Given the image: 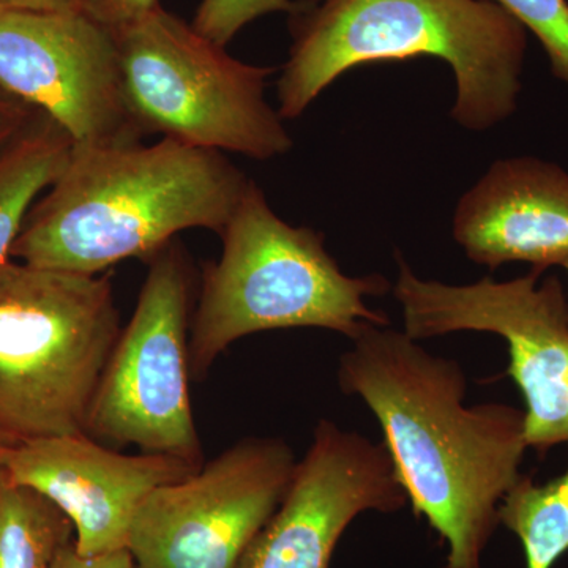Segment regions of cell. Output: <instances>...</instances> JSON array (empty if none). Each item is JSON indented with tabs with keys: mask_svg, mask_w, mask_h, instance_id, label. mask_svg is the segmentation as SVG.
<instances>
[{
	"mask_svg": "<svg viewBox=\"0 0 568 568\" xmlns=\"http://www.w3.org/2000/svg\"><path fill=\"white\" fill-rule=\"evenodd\" d=\"M353 343L339 357V388L375 414L414 514L447 544V566L481 568L500 503L523 476L525 410L465 406L458 362L388 325H368Z\"/></svg>",
	"mask_w": 568,
	"mask_h": 568,
	"instance_id": "cell-1",
	"label": "cell"
},
{
	"mask_svg": "<svg viewBox=\"0 0 568 568\" xmlns=\"http://www.w3.org/2000/svg\"><path fill=\"white\" fill-rule=\"evenodd\" d=\"M252 179L223 152L173 138L74 149L69 166L26 220L11 257L73 274L149 263L181 231L222 234Z\"/></svg>",
	"mask_w": 568,
	"mask_h": 568,
	"instance_id": "cell-2",
	"label": "cell"
},
{
	"mask_svg": "<svg viewBox=\"0 0 568 568\" xmlns=\"http://www.w3.org/2000/svg\"><path fill=\"white\" fill-rule=\"evenodd\" d=\"M278 80V114L295 119L346 71L432 55L457 81L452 118L474 132L517 110L528 29L488 0H298Z\"/></svg>",
	"mask_w": 568,
	"mask_h": 568,
	"instance_id": "cell-3",
	"label": "cell"
},
{
	"mask_svg": "<svg viewBox=\"0 0 568 568\" xmlns=\"http://www.w3.org/2000/svg\"><path fill=\"white\" fill-rule=\"evenodd\" d=\"M222 256L205 265L190 324V376L203 381L237 339L257 332L317 327L354 339L386 313L366 297L386 294L383 275L349 276L324 246V235L283 222L252 181L224 226Z\"/></svg>",
	"mask_w": 568,
	"mask_h": 568,
	"instance_id": "cell-4",
	"label": "cell"
},
{
	"mask_svg": "<svg viewBox=\"0 0 568 568\" xmlns=\"http://www.w3.org/2000/svg\"><path fill=\"white\" fill-rule=\"evenodd\" d=\"M121 331L110 274L0 268V443L85 435Z\"/></svg>",
	"mask_w": 568,
	"mask_h": 568,
	"instance_id": "cell-5",
	"label": "cell"
},
{
	"mask_svg": "<svg viewBox=\"0 0 568 568\" xmlns=\"http://www.w3.org/2000/svg\"><path fill=\"white\" fill-rule=\"evenodd\" d=\"M115 39L123 95L142 133L254 160L293 149L265 99L274 69L239 61L162 7Z\"/></svg>",
	"mask_w": 568,
	"mask_h": 568,
	"instance_id": "cell-6",
	"label": "cell"
},
{
	"mask_svg": "<svg viewBox=\"0 0 568 568\" xmlns=\"http://www.w3.org/2000/svg\"><path fill=\"white\" fill-rule=\"evenodd\" d=\"M192 295V264L173 241L149 261L132 320L89 406L85 435L203 467L190 399Z\"/></svg>",
	"mask_w": 568,
	"mask_h": 568,
	"instance_id": "cell-7",
	"label": "cell"
},
{
	"mask_svg": "<svg viewBox=\"0 0 568 568\" xmlns=\"http://www.w3.org/2000/svg\"><path fill=\"white\" fill-rule=\"evenodd\" d=\"M394 295L405 334L435 338L454 332H489L508 345L507 375L525 396L526 443L538 455L568 444V301L558 276L544 272L510 282L491 278L465 286L422 280L398 256Z\"/></svg>",
	"mask_w": 568,
	"mask_h": 568,
	"instance_id": "cell-8",
	"label": "cell"
},
{
	"mask_svg": "<svg viewBox=\"0 0 568 568\" xmlns=\"http://www.w3.org/2000/svg\"><path fill=\"white\" fill-rule=\"evenodd\" d=\"M297 459L276 437H246L141 504L129 549L144 568H237L274 517Z\"/></svg>",
	"mask_w": 568,
	"mask_h": 568,
	"instance_id": "cell-9",
	"label": "cell"
},
{
	"mask_svg": "<svg viewBox=\"0 0 568 568\" xmlns=\"http://www.w3.org/2000/svg\"><path fill=\"white\" fill-rule=\"evenodd\" d=\"M0 88L59 123L74 149L141 142L114 33L84 13L0 7Z\"/></svg>",
	"mask_w": 568,
	"mask_h": 568,
	"instance_id": "cell-10",
	"label": "cell"
},
{
	"mask_svg": "<svg viewBox=\"0 0 568 568\" xmlns=\"http://www.w3.org/2000/svg\"><path fill=\"white\" fill-rule=\"evenodd\" d=\"M407 503L386 444L321 420L282 506L237 568H328L355 518L394 514Z\"/></svg>",
	"mask_w": 568,
	"mask_h": 568,
	"instance_id": "cell-11",
	"label": "cell"
},
{
	"mask_svg": "<svg viewBox=\"0 0 568 568\" xmlns=\"http://www.w3.org/2000/svg\"><path fill=\"white\" fill-rule=\"evenodd\" d=\"M7 484L36 489L69 517L82 556L129 549L141 504L201 467L162 454L123 455L88 435L0 443Z\"/></svg>",
	"mask_w": 568,
	"mask_h": 568,
	"instance_id": "cell-12",
	"label": "cell"
},
{
	"mask_svg": "<svg viewBox=\"0 0 568 568\" xmlns=\"http://www.w3.org/2000/svg\"><path fill=\"white\" fill-rule=\"evenodd\" d=\"M454 237L476 264L495 271L528 263L545 272L568 263V173L534 156L499 160L459 200Z\"/></svg>",
	"mask_w": 568,
	"mask_h": 568,
	"instance_id": "cell-13",
	"label": "cell"
},
{
	"mask_svg": "<svg viewBox=\"0 0 568 568\" xmlns=\"http://www.w3.org/2000/svg\"><path fill=\"white\" fill-rule=\"evenodd\" d=\"M73 148L70 134L44 114L40 126L0 152V268L10 263L33 201L65 173Z\"/></svg>",
	"mask_w": 568,
	"mask_h": 568,
	"instance_id": "cell-14",
	"label": "cell"
},
{
	"mask_svg": "<svg viewBox=\"0 0 568 568\" xmlns=\"http://www.w3.org/2000/svg\"><path fill=\"white\" fill-rule=\"evenodd\" d=\"M73 541L69 517L48 497L7 481L0 488V568H52Z\"/></svg>",
	"mask_w": 568,
	"mask_h": 568,
	"instance_id": "cell-15",
	"label": "cell"
},
{
	"mask_svg": "<svg viewBox=\"0 0 568 568\" xmlns=\"http://www.w3.org/2000/svg\"><path fill=\"white\" fill-rule=\"evenodd\" d=\"M499 525L521 541L526 568H552L568 551V467L544 485L521 476L499 506Z\"/></svg>",
	"mask_w": 568,
	"mask_h": 568,
	"instance_id": "cell-16",
	"label": "cell"
},
{
	"mask_svg": "<svg viewBox=\"0 0 568 568\" xmlns=\"http://www.w3.org/2000/svg\"><path fill=\"white\" fill-rule=\"evenodd\" d=\"M510 13L540 41L552 74L568 85V0H488Z\"/></svg>",
	"mask_w": 568,
	"mask_h": 568,
	"instance_id": "cell-17",
	"label": "cell"
},
{
	"mask_svg": "<svg viewBox=\"0 0 568 568\" xmlns=\"http://www.w3.org/2000/svg\"><path fill=\"white\" fill-rule=\"evenodd\" d=\"M293 0H203L193 28L205 39L226 47L246 24L275 11L293 10Z\"/></svg>",
	"mask_w": 568,
	"mask_h": 568,
	"instance_id": "cell-18",
	"label": "cell"
},
{
	"mask_svg": "<svg viewBox=\"0 0 568 568\" xmlns=\"http://www.w3.org/2000/svg\"><path fill=\"white\" fill-rule=\"evenodd\" d=\"M159 0H82V13L114 36L159 9Z\"/></svg>",
	"mask_w": 568,
	"mask_h": 568,
	"instance_id": "cell-19",
	"label": "cell"
},
{
	"mask_svg": "<svg viewBox=\"0 0 568 568\" xmlns=\"http://www.w3.org/2000/svg\"><path fill=\"white\" fill-rule=\"evenodd\" d=\"M132 552L130 549L108 552V555L82 556L77 551L73 544L67 545L59 552L58 559L52 564V568H134Z\"/></svg>",
	"mask_w": 568,
	"mask_h": 568,
	"instance_id": "cell-20",
	"label": "cell"
},
{
	"mask_svg": "<svg viewBox=\"0 0 568 568\" xmlns=\"http://www.w3.org/2000/svg\"><path fill=\"white\" fill-rule=\"evenodd\" d=\"M0 7L37 13H82V0H0Z\"/></svg>",
	"mask_w": 568,
	"mask_h": 568,
	"instance_id": "cell-21",
	"label": "cell"
},
{
	"mask_svg": "<svg viewBox=\"0 0 568 568\" xmlns=\"http://www.w3.org/2000/svg\"><path fill=\"white\" fill-rule=\"evenodd\" d=\"M14 125H17V112H14L10 102L0 100V138L13 132Z\"/></svg>",
	"mask_w": 568,
	"mask_h": 568,
	"instance_id": "cell-22",
	"label": "cell"
},
{
	"mask_svg": "<svg viewBox=\"0 0 568 568\" xmlns=\"http://www.w3.org/2000/svg\"><path fill=\"white\" fill-rule=\"evenodd\" d=\"M6 474H3L2 466H0V488H2L3 485H6Z\"/></svg>",
	"mask_w": 568,
	"mask_h": 568,
	"instance_id": "cell-23",
	"label": "cell"
},
{
	"mask_svg": "<svg viewBox=\"0 0 568 568\" xmlns=\"http://www.w3.org/2000/svg\"><path fill=\"white\" fill-rule=\"evenodd\" d=\"M562 267L566 268L567 274H568V263L564 264Z\"/></svg>",
	"mask_w": 568,
	"mask_h": 568,
	"instance_id": "cell-24",
	"label": "cell"
},
{
	"mask_svg": "<svg viewBox=\"0 0 568 568\" xmlns=\"http://www.w3.org/2000/svg\"><path fill=\"white\" fill-rule=\"evenodd\" d=\"M134 568H144V567L138 566V564H136V567H134Z\"/></svg>",
	"mask_w": 568,
	"mask_h": 568,
	"instance_id": "cell-25",
	"label": "cell"
},
{
	"mask_svg": "<svg viewBox=\"0 0 568 568\" xmlns=\"http://www.w3.org/2000/svg\"><path fill=\"white\" fill-rule=\"evenodd\" d=\"M444 568H452V567H448L447 564H446V567H444Z\"/></svg>",
	"mask_w": 568,
	"mask_h": 568,
	"instance_id": "cell-26",
	"label": "cell"
}]
</instances>
